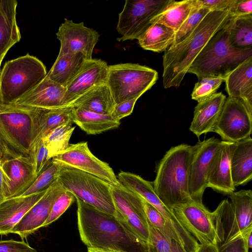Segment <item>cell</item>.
Wrapping results in <instances>:
<instances>
[{
	"mask_svg": "<svg viewBox=\"0 0 252 252\" xmlns=\"http://www.w3.org/2000/svg\"><path fill=\"white\" fill-rule=\"evenodd\" d=\"M75 198L79 233L87 248L117 252H148L147 243L117 217Z\"/></svg>",
	"mask_w": 252,
	"mask_h": 252,
	"instance_id": "cell-1",
	"label": "cell"
},
{
	"mask_svg": "<svg viewBox=\"0 0 252 252\" xmlns=\"http://www.w3.org/2000/svg\"><path fill=\"white\" fill-rule=\"evenodd\" d=\"M233 16L229 10L210 11L186 39L165 51L162 62L164 88L178 87L180 85L201 50Z\"/></svg>",
	"mask_w": 252,
	"mask_h": 252,
	"instance_id": "cell-2",
	"label": "cell"
},
{
	"mask_svg": "<svg viewBox=\"0 0 252 252\" xmlns=\"http://www.w3.org/2000/svg\"><path fill=\"white\" fill-rule=\"evenodd\" d=\"M193 146L186 144L171 147L158 161L153 182L155 193L171 209L193 201L188 187V170Z\"/></svg>",
	"mask_w": 252,
	"mask_h": 252,
	"instance_id": "cell-3",
	"label": "cell"
},
{
	"mask_svg": "<svg viewBox=\"0 0 252 252\" xmlns=\"http://www.w3.org/2000/svg\"><path fill=\"white\" fill-rule=\"evenodd\" d=\"M219 30L210 39L188 70L200 79L221 77L227 75L246 60L252 58V48L239 50L232 47L228 41L230 26L234 18Z\"/></svg>",
	"mask_w": 252,
	"mask_h": 252,
	"instance_id": "cell-4",
	"label": "cell"
},
{
	"mask_svg": "<svg viewBox=\"0 0 252 252\" xmlns=\"http://www.w3.org/2000/svg\"><path fill=\"white\" fill-rule=\"evenodd\" d=\"M35 108L0 103V145L3 162L30 158Z\"/></svg>",
	"mask_w": 252,
	"mask_h": 252,
	"instance_id": "cell-5",
	"label": "cell"
},
{
	"mask_svg": "<svg viewBox=\"0 0 252 252\" xmlns=\"http://www.w3.org/2000/svg\"><path fill=\"white\" fill-rule=\"evenodd\" d=\"M212 212L218 245L252 232V191L242 189L229 195Z\"/></svg>",
	"mask_w": 252,
	"mask_h": 252,
	"instance_id": "cell-6",
	"label": "cell"
},
{
	"mask_svg": "<svg viewBox=\"0 0 252 252\" xmlns=\"http://www.w3.org/2000/svg\"><path fill=\"white\" fill-rule=\"evenodd\" d=\"M46 75L43 63L29 53L6 62L0 72V103H13Z\"/></svg>",
	"mask_w": 252,
	"mask_h": 252,
	"instance_id": "cell-7",
	"label": "cell"
},
{
	"mask_svg": "<svg viewBox=\"0 0 252 252\" xmlns=\"http://www.w3.org/2000/svg\"><path fill=\"white\" fill-rule=\"evenodd\" d=\"M58 180L63 188L96 209L116 217L113 200V186L94 175L76 169L63 167Z\"/></svg>",
	"mask_w": 252,
	"mask_h": 252,
	"instance_id": "cell-8",
	"label": "cell"
},
{
	"mask_svg": "<svg viewBox=\"0 0 252 252\" xmlns=\"http://www.w3.org/2000/svg\"><path fill=\"white\" fill-rule=\"evenodd\" d=\"M158 72L137 63L109 65L106 84L116 104L139 98L156 83Z\"/></svg>",
	"mask_w": 252,
	"mask_h": 252,
	"instance_id": "cell-9",
	"label": "cell"
},
{
	"mask_svg": "<svg viewBox=\"0 0 252 252\" xmlns=\"http://www.w3.org/2000/svg\"><path fill=\"white\" fill-rule=\"evenodd\" d=\"M171 0H126L119 15L117 31L119 41L138 39L152 24V19L161 12Z\"/></svg>",
	"mask_w": 252,
	"mask_h": 252,
	"instance_id": "cell-10",
	"label": "cell"
},
{
	"mask_svg": "<svg viewBox=\"0 0 252 252\" xmlns=\"http://www.w3.org/2000/svg\"><path fill=\"white\" fill-rule=\"evenodd\" d=\"M52 160L63 167L73 168L94 175L114 187L121 186L112 168L93 154L87 142L70 144L65 150L54 157Z\"/></svg>",
	"mask_w": 252,
	"mask_h": 252,
	"instance_id": "cell-11",
	"label": "cell"
},
{
	"mask_svg": "<svg viewBox=\"0 0 252 252\" xmlns=\"http://www.w3.org/2000/svg\"><path fill=\"white\" fill-rule=\"evenodd\" d=\"M112 195L116 217L138 237L148 244L149 224L142 198L122 186H113Z\"/></svg>",
	"mask_w": 252,
	"mask_h": 252,
	"instance_id": "cell-12",
	"label": "cell"
},
{
	"mask_svg": "<svg viewBox=\"0 0 252 252\" xmlns=\"http://www.w3.org/2000/svg\"><path fill=\"white\" fill-rule=\"evenodd\" d=\"M252 114L239 100L226 98L214 131L222 141L235 143L251 137Z\"/></svg>",
	"mask_w": 252,
	"mask_h": 252,
	"instance_id": "cell-13",
	"label": "cell"
},
{
	"mask_svg": "<svg viewBox=\"0 0 252 252\" xmlns=\"http://www.w3.org/2000/svg\"><path fill=\"white\" fill-rule=\"evenodd\" d=\"M171 210L200 245H218L212 212L202 203L192 201L173 207Z\"/></svg>",
	"mask_w": 252,
	"mask_h": 252,
	"instance_id": "cell-14",
	"label": "cell"
},
{
	"mask_svg": "<svg viewBox=\"0 0 252 252\" xmlns=\"http://www.w3.org/2000/svg\"><path fill=\"white\" fill-rule=\"evenodd\" d=\"M221 144V141L213 137L199 141L193 146L188 170V187L194 201L202 203L203 195L207 188L210 165Z\"/></svg>",
	"mask_w": 252,
	"mask_h": 252,
	"instance_id": "cell-15",
	"label": "cell"
},
{
	"mask_svg": "<svg viewBox=\"0 0 252 252\" xmlns=\"http://www.w3.org/2000/svg\"><path fill=\"white\" fill-rule=\"evenodd\" d=\"M56 35L60 42L59 55L79 52L87 60L93 59V50L99 34L94 29L85 27L83 22L76 23L65 18Z\"/></svg>",
	"mask_w": 252,
	"mask_h": 252,
	"instance_id": "cell-16",
	"label": "cell"
},
{
	"mask_svg": "<svg viewBox=\"0 0 252 252\" xmlns=\"http://www.w3.org/2000/svg\"><path fill=\"white\" fill-rule=\"evenodd\" d=\"M65 190L57 180L13 227L11 233L17 234L24 239L41 228L54 203Z\"/></svg>",
	"mask_w": 252,
	"mask_h": 252,
	"instance_id": "cell-17",
	"label": "cell"
},
{
	"mask_svg": "<svg viewBox=\"0 0 252 252\" xmlns=\"http://www.w3.org/2000/svg\"><path fill=\"white\" fill-rule=\"evenodd\" d=\"M109 65L100 59L86 60L82 68L66 87L65 100L71 105L77 98L98 86L106 84Z\"/></svg>",
	"mask_w": 252,
	"mask_h": 252,
	"instance_id": "cell-18",
	"label": "cell"
},
{
	"mask_svg": "<svg viewBox=\"0 0 252 252\" xmlns=\"http://www.w3.org/2000/svg\"><path fill=\"white\" fill-rule=\"evenodd\" d=\"M66 87L45 77L13 104L29 107L55 108L67 105Z\"/></svg>",
	"mask_w": 252,
	"mask_h": 252,
	"instance_id": "cell-19",
	"label": "cell"
},
{
	"mask_svg": "<svg viewBox=\"0 0 252 252\" xmlns=\"http://www.w3.org/2000/svg\"><path fill=\"white\" fill-rule=\"evenodd\" d=\"M232 144V142L221 140V145L210 163L207 177V188L227 195L235 190L230 164Z\"/></svg>",
	"mask_w": 252,
	"mask_h": 252,
	"instance_id": "cell-20",
	"label": "cell"
},
{
	"mask_svg": "<svg viewBox=\"0 0 252 252\" xmlns=\"http://www.w3.org/2000/svg\"><path fill=\"white\" fill-rule=\"evenodd\" d=\"M47 189L26 196L8 198L0 203V235L11 233L27 212L44 195Z\"/></svg>",
	"mask_w": 252,
	"mask_h": 252,
	"instance_id": "cell-21",
	"label": "cell"
},
{
	"mask_svg": "<svg viewBox=\"0 0 252 252\" xmlns=\"http://www.w3.org/2000/svg\"><path fill=\"white\" fill-rule=\"evenodd\" d=\"M225 99L226 96L220 92L198 102L189 128L197 137L214 131Z\"/></svg>",
	"mask_w": 252,
	"mask_h": 252,
	"instance_id": "cell-22",
	"label": "cell"
},
{
	"mask_svg": "<svg viewBox=\"0 0 252 252\" xmlns=\"http://www.w3.org/2000/svg\"><path fill=\"white\" fill-rule=\"evenodd\" d=\"M224 82L228 97L240 100L252 114V58L233 70Z\"/></svg>",
	"mask_w": 252,
	"mask_h": 252,
	"instance_id": "cell-23",
	"label": "cell"
},
{
	"mask_svg": "<svg viewBox=\"0 0 252 252\" xmlns=\"http://www.w3.org/2000/svg\"><path fill=\"white\" fill-rule=\"evenodd\" d=\"M230 170L234 186L244 185L252 179V139L251 137L232 143Z\"/></svg>",
	"mask_w": 252,
	"mask_h": 252,
	"instance_id": "cell-24",
	"label": "cell"
},
{
	"mask_svg": "<svg viewBox=\"0 0 252 252\" xmlns=\"http://www.w3.org/2000/svg\"><path fill=\"white\" fill-rule=\"evenodd\" d=\"M34 108V124L31 150L52 129L63 124L73 123L74 107L72 105L55 108Z\"/></svg>",
	"mask_w": 252,
	"mask_h": 252,
	"instance_id": "cell-25",
	"label": "cell"
},
{
	"mask_svg": "<svg viewBox=\"0 0 252 252\" xmlns=\"http://www.w3.org/2000/svg\"><path fill=\"white\" fill-rule=\"evenodd\" d=\"M1 166L10 179L8 198L21 195L37 178L30 158L7 160L2 163Z\"/></svg>",
	"mask_w": 252,
	"mask_h": 252,
	"instance_id": "cell-26",
	"label": "cell"
},
{
	"mask_svg": "<svg viewBox=\"0 0 252 252\" xmlns=\"http://www.w3.org/2000/svg\"><path fill=\"white\" fill-rule=\"evenodd\" d=\"M16 0H0V59L21 39L16 21Z\"/></svg>",
	"mask_w": 252,
	"mask_h": 252,
	"instance_id": "cell-27",
	"label": "cell"
},
{
	"mask_svg": "<svg viewBox=\"0 0 252 252\" xmlns=\"http://www.w3.org/2000/svg\"><path fill=\"white\" fill-rule=\"evenodd\" d=\"M116 103L106 84L83 94L71 104L73 107L101 114L110 115Z\"/></svg>",
	"mask_w": 252,
	"mask_h": 252,
	"instance_id": "cell-28",
	"label": "cell"
},
{
	"mask_svg": "<svg viewBox=\"0 0 252 252\" xmlns=\"http://www.w3.org/2000/svg\"><path fill=\"white\" fill-rule=\"evenodd\" d=\"M86 60L84 55L79 52L58 55L46 77L66 87L79 72Z\"/></svg>",
	"mask_w": 252,
	"mask_h": 252,
	"instance_id": "cell-29",
	"label": "cell"
},
{
	"mask_svg": "<svg viewBox=\"0 0 252 252\" xmlns=\"http://www.w3.org/2000/svg\"><path fill=\"white\" fill-rule=\"evenodd\" d=\"M73 123L90 135H96L116 128L120 125V121L115 120L110 115L99 114L75 107L73 111Z\"/></svg>",
	"mask_w": 252,
	"mask_h": 252,
	"instance_id": "cell-30",
	"label": "cell"
},
{
	"mask_svg": "<svg viewBox=\"0 0 252 252\" xmlns=\"http://www.w3.org/2000/svg\"><path fill=\"white\" fill-rule=\"evenodd\" d=\"M175 32L160 23H153L138 39L144 49L155 52L166 51L173 43Z\"/></svg>",
	"mask_w": 252,
	"mask_h": 252,
	"instance_id": "cell-31",
	"label": "cell"
},
{
	"mask_svg": "<svg viewBox=\"0 0 252 252\" xmlns=\"http://www.w3.org/2000/svg\"><path fill=\"white\" fill-rule=\"evenodd\" d=\"M192 8V0H171L164 9L152 19L150 23L162 24L176 32L189 16Z\"/></svg>",
	"mask_w": 252,
	"mask_h": 252,
	"instance_id": "cell-32",
	"label": "cell"
},
{
	"mask_svg": "<svg viewBox=\"0 0 252 252\" xmlns=\"http://www.w3.org/2000/svg\"><path fill=\"white\" fill-rule=\"evenodd\" d=\"M228 41L233 48H252V14L235 17L230 26Z\"/></svg>",
	"mask_w": 252,
	"mask_h": 252,
	"instance_id": "cell-33",
	"label": "cell"
},
{
	"mask_svg": "<svg viewBox=\"0 0 252 252\" xmlns=\"http://www.w3.org/2000/svg\"><path fill=\"white\" fill-rule=\"evenodd\" d=\"M72 124L60 125L48 132L41 139L51 158L69 147V140L75 129V126H72Z\"/></svg>",
	"mask_w": 252,
	"mask_h": 252,
	"instance_id": "cell-34",
	"label": "cell"
},
{
	"mask_svg": "<svg viewBox=\"0 0 252 252\" xmlns=\"http://www.w3.org/2000/svg\"><path fill=\"white\" fill-rule=\"evenodd\" d=\"M148 252H187L176 240L165 237L150 223Z\"/></svg>",
	"mask_w": 252,
	"mask_h": 252,
	"instance_id": "cell-35",
	"label": "cell"
},
{
	"mask_svg": "<svg viewBox=\"0 0 252 252\" xmlns=\"http://www.w3.org/2000/svg\"><path fill=\"white\" fill-rule=\"evenodd\" d=\"M62 166L52 160L49 166L36 179L32 184L20 196H26L48 189L57 180Z\"/></svg>",
	"mask_w": 252,
	"mask_h": 252,
	"instance_id": "cell-36",
	"label": "cell"
},
{
	"mask_svg": "<svg viewBox=\"0 0 252 252\" xmlns=\"http://www.w3.org/2000/svg\"><path fill=\"white\" fill-rule=\"evenodd\" d=\"M210 11L206 8L192 6L189 16L175 32L174 42L171 46L177 44L186 39Z\"/></svg>",
	"mask_w": 252,
	"mask_h": 252,
	"instance_id": "cell-37",
	"label": "cell"
},
{
	"mask_svg": "<svg viewBox=\"0 0 252 252\" xmlns=\"http://www.w3.org/2000/svg\"><path fill=\"white\" fill-rule=\"evenodd\" d=\"M224 79L221 77H204L195 83L191 96L198 102L206 99L217 93Z\"/></svg>",
	"mask_w": 252,
	"mask_h": 252,
	"instance_id": "cell-38",
	"label": "cell"
},
{
	"mask_svg": "<svg viewBox=\"0 0 252 252\" xmlns=\"http://www.w3.org/2000/svg\"><path fill=\"white\" fill-rule=\"evenodd\" d=\"M143 200L148 223L164 236L176 240L181 245L178 237L168 225L160 213L149 203L143 199Z\"/></svg>",
	"mask_w": 252,
	"mask_h": 252,
	"instance_id": "cell-39",
	"label": "cell"
},
{
	"mask_svg": "<svg viewBox=\"0 0 252 252\" xmlns=\"http://www.w3.org/2000/svg\"><path fill=\"white\" fill-rule=\"evenodd\" d=\"M30 158L37 177L51 164L52 158L49 157L48 150L42 139L31 149Z\"/></svg>",
	"mask_w": 252,
	"mask_h": 252,
	"instance_id": "cell-40",
	"label": "cell"
},
{
	"mask_svg": "<svg viewBox=\"0 0 252 252\" xmlns=\"http://www.w3.org/2000/svg\"><path fill=\"white\" fill-rule=\"evenodd\" d=\"M75 200L74 195L65 189L54 203L50 213L42 227H47L58 220Z\"/></svg>",
	"mask_w": 252,
	"mask_h": 252,
	"instance_id": "cell-41",
	"label": "cell"
},
{
	"mask_svg": "<svg viewBox=\"0 0 252 252\" xmlns=\"http://www.w3.org/2000/svg\"><path fill=\"white\" fill-rule=\"evenodd\" d=\"M236 0H192L193 7L210 11L230 10Z\"/></svg>",
	"mask_w": 252,
	"mask_h": 252,
	"instance_id": "cell-42",
	"label": "cell"
},
{
	"mask_svg": "<svg viewBox=\"0 0 252 252\" xmlns=\"http://www.w3.org/2000/svg\"><path fill=\"white\" fill-rule=\"evenodd\" d=\"M252 233L243 235L224 245H218L219 252H249L247 238Z\"/></svg>",
	"mask_w": 252,
	"mask_h": 252,
	"instance_id": "cell-43",
	"label": "cell"
},
{
	"mask_svg": "<svg viewBox=\"0 0 252 252\" xmlns=\"http://www.w3.org/2000/svg\"><path fill=\"white\" fill-rule=\"evenodd\" d=\"M0 252H36L24 241L13 239L0 241Z\"/></svg>",
	"mask_w": 252,
	"mask_h": 252,
	"instance_id": "cell-44",
	"label": "cell"
},
{
	"mask_svg": "<svg viewBox=\"0 0 252 252\" xmlns=\"http://www.w3.org/2000/svg\"><path fill=\"white\" fill-rule=\"evenodd\" d=\"M137 99L134 98L116 104L110 114L111 117L115 120L120 121L122 119L130 115Z\"/></svg>",
	"mask_w": 252,
	"mask_h": 252,
	"instance_id": "cell-45",
	"label": "cell"
},
{
	"mask_svg": "<svg viewBox=\"0 0 252 252\" xmlns=\"http://www.w3.org/2000/svg\"><path fill=\"white\" fill-rule=\"evenodd\" d=\"M229 11L235 17L252 14V0H236Z\"/></svg>",
	"mask_w": 252,
	"mask_h": 252,
	"instance_id": "cell-46",
	"label": "cell"
},
{
	"mask_svg": "<svg viewBox=\"0 0 252 252\" xmlns=\"http://www.w3.org/2000/svg\"><path fill=\"white\" fill-rule=\"evenodd\" d=\"M10 179L0 164V190L4 197V199L8 198L9 189Z\"/></svg>",
	"mask_w": 252,
	"mask_h": 252,
	"instance_id": "cell-47",
	"label": "cell"
},
{
	"mask_svg": "<svg viewBox=\"0 0 252 252\" xmlns=\"http://www.w3.org/2000/svg\"><path fill=\"white\" fill-rule=\"evenodd\" d=\"M196 252H219L218 245H200Z\"/></svg>",
	"mask_w": 252,
	"mask_h": 252,
	"instance_id": "cell-48",
	"label": "cell"
},
{
	"mask_svg": "<svg viewBox=\"0 0 252 252\" xmlns=\"http://www.w3.org/2000/svg\"><path fill=\"white\" fill-rule=\"evenodd\" d=\"M88 248V252H117L115 251L107 250H102L99 249H95V248Z\"/></svg>",
	"mask_w": 252,
	"mask_h": 252,
	"instance_id": "cell-49",
	"label": "cell"
},
{
	"mask_svg": "<svg viewBox=\"0 0 252 252\" xmlns=\"http://www.w3.org/2000/svg\"><path fill=\"white\" fill-rule=\"evenodd\" d=\"M252 233H251L247 238V245H248L249 249L252 248Z\"/></svg>",
	"mask_w": 252,
	"mask_h": 252,
	"instance_id": "cell-50",
	"label": "cell"
},
{
	"mask_svg": "<svg viewBox=\"0 0 252 252\" xmlns=\"http://www.w3.org/2000/svg\"><path fill=\"white\" fill-rule=\"evenodd\" d=\"M3 160V153L0 145V164L1 165Z\"/></svg>",
	"mask_w": 252,
	"mask_h": 252,
	"instance_id": "cell-51",
	"label": "cell"
},
{
	"mask_svg": "<svg viewBox=\"0 0 252 252\" xmlns=\"http://www.w3.org/2000/svg\"><path fill=\"white\" fill-rule=\"evenodd\" d=\"M4 197L1 194L0 190V203L3 200H4Z\"/></svg>",
	"mask_w": 252,
	"mask_h": 252,
	"instance_id": "cell-52",
	"label": "cell"
},
{
	"mask_svg": "<svg viewBox=\"0 0 252 252\" xmlns=\"http://www.w3.org/2000/svg\"><path fill=\"white\" fill-rule=\"evenodd\" d=\"M3 59H0V65H1V62H2V61Z\"/></svg>",
	"mask_w": 252,
	"mask_h": 252,
	"instance_id": "cell-53",
	"label": "cell"
}]
</instances>
